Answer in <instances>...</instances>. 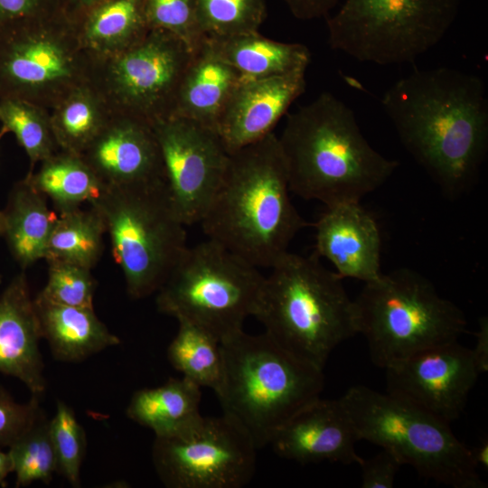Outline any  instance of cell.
<instances>
[{"instance_id": "44dd1931", "label": "cell", "mask_w": 488, "mask_h": 488, "mask_svg": "<svg viewBox=\"0 0 488 488\" xmlns=\"http://www.w3.org/2000/svg\"><path fill=\"white\" fill-rule=\"evenodd\" d=\"M241 76L217 56L205 40L192 53L176 96L172 116L216 130L221 113Z\"/></svg>"}, {"instance_id": "60d3db41", "label": "cell", "mask_w": 488, "mask_h": 488, "mask_svg": "<svg viewBox=\"0 0 488 488\" xmlns=\"http://www.w3.org/2000/svg\"><path fill=\"white\" fill-rule=\"evenodd\" d=\"M478 323L479 329L475 333L476 343L471 351L479 372L483 373L488 370V318L483 316Z\"/></svg>"}, {"instance_id": "9a60e30c", "label": "cell", "mask_w": 488, "mask_h": 488, "mask_svg": "<svg viewBox=\"0 0 488 488\" xmlns=\"http://www.w3.org/2000/svg\"><path fill=\"white\" fill-rule=\"evenodd\" d=\"M387 392L451 423L463 413L479 375L470 348L436 345L386 369Z\"/></svg>"}, {"instance_id": "277c9868", "label": "cell", "mask_w": 488, "mask_h": 488, "mask_svg": "<svg viewBox=\"0 0 488 488\" xmlns=\"http://www.w3.org/2000/svg\"><path fill=\"white\" fill-rule=\"evenodd\" d=\"M270 269L254 316L279 346L324 370L334 348L358 333L343 278L314 253L288 251Z\"/></svg>"}, {"instance_id": "ee69618b", "label": "cell", "mask_w": 488, "mask_h": 488, "mask_svg": "<svg viewBox=\"0 0 488 488\" xmlns=\"http://www.w3.org/2000/svg\"><path fill=\"white\" fill-rule=\"evenodd\" d=\"M14 472V465L8 452H4L0 447V485H5V478Z\"/></svg>"}, {"instance_id": "8fae6325", "label": "cell", "mask_w": 488, "mask_h": 488, "mask_svg": "<svg viewBox=\"0 0 488 488\" xmlns=\"http://www.w3.org/2000/svg\"><path fill=\"white\" fill-rule=\"evenodd\" d=\"M91 60L61 13L0 29V99L52 109L87 82Z\"/></svg>"}, {"instance_id": "1f68e13d", "label": "cell", "mask_w": 488, "mask_h": 488, "mask_svg": "<svg viewBox=\"0 0 488 488\" xmlns=\"http://www.w3.org/2000/svg\"><path fill=\"white\" fill-rule=\"evenodd\" d=\"M49 421L42 413L34 424L9 446L17 487L34 482L49 483L53 474L58 472Z\"/></svg>"}, {"instance_id": "836d02e7", "label": "cell", "mask_w": 488, "mask_h": 488, "mask_svg": "<svg viewBox=\"0 0 488 488\" xmlns=\"http://www.w3.org/2000/svg\"><path fill=\"white\" fill-rule=\"evenodd\" d=\"M46 262L47 282L36 298L56 305L93 307L97 283L90 268L62 260Z\"/></svg>"}, {"instance_id": "7dc6e473", "label": "cell", "mask_w": 488, "mask_h": 488, "mask_svg": "<svg viewBox=\"0 0 488 488\" xmlns=\"http://www.w3.org/2000/svg\"><path fill=\"white\" fill-rule=\"evenodd\" d=\"M0 283H1V278H0Z\"/></svg>"}, {"instance_id": "ab89813d", "label": "cell", "mask_w": 488, "mask_h": 488, "mask_svg": "<svg viewBox=\"0 0 488 488\" xmlns=\"http://www.w3.org/2000/svg\"><path fill=\"white\" fill-rule=\"evenodd\" d=\"M291 14L300 20L326 17L339 0H282Z\"/></svg>"}, {"instance_id": "5b68a950", "label": "cell", "mask_w": 488, "mask_h": 488, "mask_svg": "<svg viewBox=\"0 0 488 488\" xmlns=\"http://www.w3.org/2000/svg\"><path fill=\"white\" fill-rule=\"evenodd\" d=\"M223 375L215 391L222 414L238 424L257 449L302 408L320 398L324 370L296 357L267 333L243 330L221 342Z\"/></svg>"}, {"instance_id": "7c38bea8", "label": "cell", "mask_w": 488, "mask_h": 488, "mask_svg": "<svg viewBox=\"0 0 488 488\" xmlns=\"http://www.w3.org/2000/svg\"><path fill=\"white\" fill-rule=\"evenodd\" d=\"M193 52L177 36L150 29L117 54L90 59L89 82L112 113L151 125L173 115L176 96Z\"/></svg>"}, {"instance_id": "ffe728a7", "label": "cell", "mask_w": 488, "mask_h": 488, "mask_svg": "<svg viewBox=\"0 0 488 488\" xmlns=\"http://www.w3.org/2000/svg\"><path fill=\"white\" fill-rule=\"evenodd\" d=\"M34 300L24 272L0 295V372L20 380L40 397L46 389Z\"/></svg>"}, {"instance_id": "bcb514c9", "label": "cell", "mask_w": 488, "mask_h": 488, "mask_svg": "<svg viewBox=\"0 0 488 488\" xmlns=\"http://www.w3.org/2000/svg\"><path fill=\"white\" fill-rule=\"evenodd\" d=\"M1 230H2V212L0 211V237H1Z\"/></svg>"}, {"instance_id": "8d00e7d4", "label": "cell", "mask_w": 488, "mask_h": 488, "mask_svg": "<svg viewBox=\"0 0 488 488\" xmlns=\"http://www.w3.org/2000/svg\"><path fill=\"white\" fill-rule=\"evenodd\" d=\"M42 413L38 396L33 395L26 403H17L0 387V447H9Z\"/></svg>"}, {"instance_id": "6da1fadb", "label": "cell", "mask_w": 488, "mask_h": 488, "mask_svg": "<svg viewBox=\"0 0 488 488\" xmlns=\"http://www.w3.org/2000/svg\"><path fill=\"white\" fill-rule=\"evenodd\" d=\"M381 106L408 153L450 198L477 183L488 152L483 80L457 69L415 70L382 95Z\"/></svg>"}, {"instance_id": "4316f807", "label": "cell", "mask_w": 488, "mask_h": 488, "mask_svg": "<svg viewBox=\"0 0 488 488\" xmlns=\"http://www.w3.org/2000/svg\"><path fill=\"white\" fill-rule=\"evenodd\" d=\"M26 177L60 214L91 202L104 188L80 155L61 149L42 161L39 170Z\"/></svg>"}, {"instance_id": "4dcf8cb0", "label": "cell", "mask_w": 488, "mask_h": 488, "mask_svg": "<svg viewBox=\"0 0 488 488\" xmlns=\"http://www.w3.org/2000/svg\"><path fill=\"white\" fill-rule=\"evenodd\" d=\"M0 123L25 151L30 161L28 174L37 163L60 150L46 108L19 99H0Z\"/></svg>"}, {"instance_id": "cb8c5ba5", "label": "cell", "mask_w": 488, "mask_h": 488, "mask_svg": "<svg viewBox=\"0 0 488 488\" xmlns=\"http://www.w3.org/2000/svg\"><path fill=\"white\" fill-rule=\"evenodd\" d=\"M204 40L217 56L246 80L306 70L311 61V53L305 45L277 42L258 32L205 37Z\"/></svg>"}, {"instance_id": "e0dca14e", "label": "cell", "mask_w": 488, "mask_h": 488, "mask_svg": "<svg viewBox=\"0 0 488 488\" xmlns=\"http://www.w3.org/2000/svg\"><path fill=\"white\" fill-rule=\"evenodd\" d=\"M305 70L257 80L241 79L228 99L216 131L229 153L267 135L305 89Z\"/></svg>"}, {"instance_id": "7a4b0ae2", "label": "cell", "mask_w": 488, "mask_h": 488, "mask_svg": "<svg viewBox=\"0 0 488 488\" xmlns=\"http://www.w3.org/2000/svg\"><path fill=\"white\" fill-rule=\"evenodd\" d=\"M290 192L278 136L271 133L230 153L200 224L209 239L257 267L270 268L308 225Z\"/></svg>"}, {"instance_id": "4fadbf2b", "label": "cell", "mask_w": 488, "mask_h": 488, "mask_svg": "<svg viewBox=\"0 0 488 488\" xmlns=\"http://www.w3.org/2000/svg\"><path fill=\"white\" fill-rule=\"evenodd\" d=\"M257 447L225 415L201 417L184 429L155 439V472L169 488H240L252 479Z\"/></svg>"}, {"instance_id": "f546056e", "label": "cell", "mask_w": 488, "mask_h": 488, "mask_svg": "<svg viewBox=\"0 0 488 488\" xmlns=\"http://www.w3.org/2000/svg\"><path fill=\"white\" fill-rule=\"evenodd\" d=\"M178 324L177 333L167 349L169 362L182 377L215 392L223 375L221 342L193 324L186 321Z\"/></svg>"}, {"instance_id": "5bb4252c", "label": "cell", "mask_w": 488, "mask_h": 488, "mask_svg": "<svg viewBox=\"0 0 488 488\" xmlns=\"http://www.w3.org/2000/svg\"><path fill=\"white\" fill-rule=\"evenodd\" d=\"M171 202L184 225L200 223L227 170L230 154L217 131L169 116L152 124Z\"/></svg>"}, {"instance_id": "e575fe53", "label": "cell", "mask_w": 488, "mask_h": 488, "mask_svg": "<svg viewBox=\"0 0 488 488\" xmlns=\"http://www.w3.org/2000/svg\"><path fill=\"white\" fill-rule=\"evenodd\" d=\"M58 473L74 487L80 486V472L86 450V435L73 410L59 400L49 421Z\"/></svg>"}, {"instance_id": "f6af8a7d", "label": "cell", "mask_w": 488, "mask_h": 488, "mask_svg": "<svg viewBox=\"0 0 488 488\" xmlns=\"http://www.w3.org/2000/svg\"><path fill=\"white\" fill-rule=\"evenodd\" d=\"M6 133H8L7 130H6L4 127H1V128H0V139H1Z\"/></svg>"}, {"instance_id": "d590c367", "label": "cell", "mask_w": 488, "mask_h": 488, "mask_svg": "<svg viewBox=\"0 0 488 488\" xmlns=\"http://www.w3.org/2000/svg\"><path fill=\"white\" fill-rule=\"evenodd\" d=\"M144 12L150 29H162L174 34L192 52L204 41L196 0H144Z\"/></svg>"}, {"instance_id": "d6a6232c", "label": "cell", "mask_w": 488, "mask_h": 488, "mask_svg": "<svg viewBox=\"0 0 488 488\" xmlns=\"http://www.w3.org/2000/svg\"><path fill=\"white\" fill-rule=\"evenodd\" d=\"M196 7L205 37L258 32L267 16L264 0H196Z\"/></svg>"}, {"instance_id": "52a82bcc", "label": "cell", "mask_w": 488, "mask_h": 488, "mask_svg": "<svg viewBox=\"0 0 488 488\" xmlns=\"http://www.w3.org/2000/svg\"><path fill=\"white\" fill-rule=\"evenodd\" d=\"M89 204L103 220L127 295L156 293L188 249L164 182L104 186Z\"/></svg>"}, {"instance_id": "484cf974", "label": "cell", "mask_w": 488, "mask_h": 488, "mask_svg": "<svg viewBox=\"0 0 488 488\" xmlns=\"http://www.w3.org/2000/svg\"><path fill=\"white\" fill-rule=\"evenodd\" d=\"M201 388L182 377L170 378L164 384L134 393L127 416L150 428L156 437L172 436L201 417Z\"/></svg>"}, {"instance_id": "d6986e66", "label": "cell", "mask_w": 488, "mask_h": 488, "mask_svg": "<svg viewBox=\"0 0 488 488\" xmlns=\"http://www.w3.org/2000/svg\"><path fill=\"white\" fill-rule=\"evenodd\" d=\"M314 228V254L328 259L343 279L367 283L382 274L380 229L360 202L326 207Z\"/></svg>"}, {"instance_id": "83f0119b", "label": "cell", "mask_w": 488, "mask_h": 488, "mask_svg": "<svg viewBox=\"0 0 488 488\" xmlns=\"http://www.w3.org/2000/svg\"><path fill=\"white\" fill-rule=\"evenodd\" d=\"M111 113L105 100L89 82L72 89L49 110L60 149L80 155Z\"/></svg>"}, {"instance_id": "74e56055", "label": "cell", "mask_w": 488, "mask_h": 488, "mask_svg": "<svg viewBox=\"0 0 488 488\" xmlns=\"http://www.w3.org/2000/svg\"><path fill=\"white\" fill-rule=\"evenodd\" d=\"M61 13L59 0H0V29Z\"/></svg>"}, {"instance_id": "b9f144b4", "label": "cell", "mask_w": 488, "mask_h": 488, "mask_svg": "<svg viewBox=\"0 0 488 488\" xmlns=\"http://www.w3.org/2000/svg\"><path fill=\"white\" fill-rule=\"evenodd\" d=\"M108 0H59L61 13L72 23L80 21L90 9Z\"/></svg>"}, {"instance_id": "3957f363", "label": "cell", "mask_w": 488, "mask_h": 488, "mask_svg": "<svg viewBox=\"0 0 488 488\" xmlns=\"http://www.w3.org/2000/svg\"><path fill=\"white\" fill-rule=\"evenodd\" d=\"M278 141L290 191L325 207L360 202L399 166L370 145L352 109L330 92L288 114Z\"/></svg>"}, {"instance_id": "f1b7e54d", "label": "cell", "mask_w": 488, "mask_h": 488, "mask_svg": "<svg viewBox=\"0 0 488 488\" xmlns=\"http://www.w3.org/2000/svg\"><path fill=\"white\" fill-rule=\"evenodd\" d=\"M105 233L103 220L91 206L61 213L48 239L44 259L92 269L101 258Z\"/></svg>"}, {"instance_id": "f35d334b", "label": "cell", "mask_w": 488, "mask_h": 488, "mask_svg": "<svg viewBox=\"0 0 488 488\" xmlns=\"http://www.w3.org/2000/svg\"><path fill=\"white\" fill-rule=\"evenodd\" d=\"M362 488H391L401 465L400 459L390 450L382 448L374 456L361 458Z\"/></svg>"}, {"instance_id": "603a6c76", "label": "cell", "mask_w": 488, "mask_h": 488, "mask_svg": "<svg viewBox=\"0 0 488 488\" xmlns=\"http://www.w3.org/2000/svg\"><path fill=\"white\" fill-rule=\"evenodd\" d=\"M46 201L25 176L14 185L5 209L1 211V237L23 269L44 259L47 242L58 218Z\"/></svg>"}, {"instance_id": "30bf717a", "label": "cell", "mask_w": 488, "mask_h": 488, "mask_svg": "<svg viewBox=\"0 0 488 488\" xmlns=\"http://www.w3.org/2000/svg\"><path fill=\"white\" fill-rule=\"evenodd\" d=\"M461 0H345L326 16L330 47L360 62H414L442 41Z\"/></svg>"}, {"instance_id": "8992f818", "label": "cell", "mask_w": 488, "mask_h": 488, "mask_svg": "<svg viewBox=\"0 0 488 488\" xmlns=\"http://www.w3.org/2000/svg\"><path fill=\"white\" fill-rule=\"evenodd\" d=\"M354 301L358 333L382 369L418 352L457 341L466 328L461 308L407 267L364 283Z\"/></svg>"}, {"instance_id": "ac0fdd59", "label": "cell", "mask_w": 488, "mask_h": 488, "mask_svg": "<svg viewBox=\"0 0 488 488\" xmlns=\"http://www.w3.org/2000/svg\"><path fill=\"white\" fill-rule=\"evenodd\" d=\"M359 440L340 399L318 398L297 411L269 445L278 456L299 464L329 461L350 465L361 458L355 450Z\"/></svg>"}, {"instance_id": "2e32d148", "label": "cell", "mask_w": 488, "mask_h": 488, "mask_svg": "<svg viewBox=\"0 0 488 488\" xmlns=\"http://www.w3.org/2000/svg\"><path fill=\"white\" fill-rule=\"evenodd\" d=\"M80 155L104 186L164 182L153 127L135 117L111 113Z\"/></svg>"}, {"instance_id": "ba28073f", "label": "cell", "mask_w": 488, "mask_h": 488, "mask_svg": "<svg viewBox=\"0 0 488 488\" xmlns=\"http://www.w3.org/2000/svg\"><path fill=\"white\" fill-rule=\"evenodd\" d=\"M358 433L392 451L425 479L453 488H483L469 447L450 424L388 392L362 385L340 398Z\"/></svg>"}, {"instance_id": "9c48e42d", "label": "cell", "mask_w": 488, "mask_h": 488, "mask_svg": "<svg viewBox=\"0 0 488 488\" xmlns=\"http://www.w3.org/2000/svg\"><path fill=\"white\" fill-rule=\"evenodd\" d=\"M264 280L258 267L207 239L188 247L156 292L155 304L159 312L222 342L255 315Z\"/></svg>"}, {"instance_id": "d4e9b609", "label": "cell", "mask_w": 488, "mask_h": 488, "mask_svg": "<svg viewBox=\"0 0 488 488\" xmlns=\"http://www.w3.org/2000/svg\"><path fill=\"white\" fill-rule=\"evenodd\" d=\"M74 26L80 45L90 59L121 52L150 30L144 0H108L90 9Z\"/></svg>"}, {"instance_id": "7402d4cb", "label": "cell", "mask_w": 488, "mask_h": 488, "mask_svg": "<svg viewBox=\"0 0 488 488\" xmlns=\"http://www.w3.org/2000/svg\"><path fill=\"white\" fill-rule=\"evenodd\" d=\"M42 339L60 361L76 362L120 343L93 307L56 305L33 298Z\"/></svg>"}, {"instance_id": "7bdbcfd3", "label": "cell", "mask_w": 488, "mask_h": 488, "mask_svg": "<svg viewBox=\"0 0 488 488\" xmlns=\"http://www.w3.org/2000/svg\"><path fill=\"white\" fill-rule=\"evenodd\" d=\"M472 460L475 466L487 469L488 467V441H481L477 446L469 448Z\"/></svg>"}]
</instances>
